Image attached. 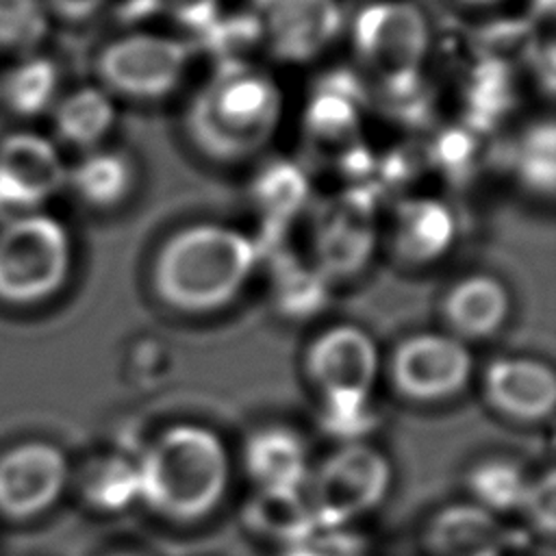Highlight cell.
<instances>
[{
  "mask_svg": "<svg viewBox=\"0 0 556 556\" xmlns=\"http://www.w3.org/2000/svg\"><path fill=\"white\" fill-rule=\"evenodd\" d=\"M280 115L282 96L274 78L248 63L228 61L191 98L185 130L204 156L235 163L267 146Z\"/></svg>",
  "mask_w": 556,
  "mask_h": 556,
  "instance_id": "cell-1",
  "label": "cell"
},
{
  "mask_svg": "<svg viewBox=\"0 0 556 556\" xmlns=\"http://www.w3.org/2000/svg\"><path fill=\"white\" fill-rule=\"evenodd\" d=\"M256 265V245L219 224H193L169 235L152 265L159 298L182 313H211L230 304Z\"/></svg>",
  "mask_w": 556,
  "mask_h": 556,
  "instance_id": "cell-2",
  "label": "cell"
},
{
  "mask_svg": "<svg viewBox=\"0 0 556 556\" xmlns=\"http://www.w3.org/2000/svg\"><path fill=\"white\" fill-rule=\"evenodd\" d=\"M139 497L161 517L198 521L222 502L230 480L224 441L200 424L163 430L137 463Z\"/></svg>",
  "mask_w": 556,
  "mask_h": 556,
  "instance_id": "cell-3",
  "label": "cell"
},
{
  "mask_svg": "<svg viewBox=\"0 0 556 556\" xmlns=\"http://www.w3.org/2000/svg\"><path fill=\"white\" fill-rule=\"evenodd\" d=\"M70 269V235L54 217L22 213L0 228V302L41 304L65 287Z\"/></svg>",
  "mask_w": 556,
  "mask_h": 556,
  "instance_id": "cell-4",
  "label": "cell"
},
{
  "mask_svg": "<svg viewBox=\"0 0 556 556\" xmlns=\"http://www.w3.org/2000/svg\"><path fill=\"white\" fill-rule=\"evenodd\" d=\"M389 458L365 443H343L306 478V500L317 526H350L374 510L391 486Z\"/></svg>",
  "mask_w": 556,
  "mask_h": 556,
  "instance_id": "cell-5",
  "label": "cell"
},
{
  "mask_svg": "<svg viewBox=\"0 0 556 556\" xmlns=\"http://www.w3.org/2000/svg\"><path fill=\"white\" fill-rule=\"evenodd\" d=\"M356 54L389 89H410L424 65L430 30L408 0H380L358 11L352 24Z\"/></svg>",
  "mask_w": 556,
  "mask_h": 556,
  "instance_id": "cell-6",
  "label": "cell"
},
{
  "mask_svg": "<svg viewBox=\"0 0 556 556\" xmlns=\"http://www.w3.org/2000/svg\"><path fill=\"white\" fill-rule=\"evenodd\" d=\"M189 48L163 35L135 33L106 43L96 72L100 83L132 100H159L172 93L185 76Z\"/></svg>",
  "mask_w": 556,
  "mask_h": 556,
  "instance_id": "cell-7",
  "label": "cell"
},
{
  "mask_svg": "<svg viewBox=\"0 0 556 556\" xmlns=\"http://www.w3.org/2000/svg\"><path fill=\"white\" fill-rule=\"evenodd\" d=\"M70 463L65 452L43 439H28L0 454V517L30 521L48 513L65 493Z\"/></svg>",
  "mask_w": 556,
  "mask_h": 556,
  "instance_id": "cell-8",
  "label": "cell"
},
{
  "mask_svg": "<svg viewBox=\"0 0 556 556\" xmlns=\"http://www.w3.org/2000/svg\"><path fill=\"white\" fill-rule=\"evenodd\" d=\"M473 358L463 339L443 332H419L404 339L391 356L395 389L415 402L454 397L471 378Z\"/></svg>",
  "mask_w": 556,
  "mask_h": 556,
  "instance_id": "cell-9",
  "label": "cell"
},
{
  "mask_svg": "<svg viewBox=\"0 0 556 556\" xmlns=\"http://www.w3.org/2000/svg\"><path fill=\"white\" fill-rule=\"evenodd\" d=\"M250 15L261 41L287 63L313 61L343 28L337 0H252Z\"/></svg>",
  "mask_w": 556,
  "mask_h": 556,
  "instance_id": "cell-10",
  "label": "cell"
},
{
  "mask_svg": "<svg viewBox=\"0 0 556 556\" xmlns=\"http://www.w3.org/2000/svg\"><path fill=\"white\" fill-rule=\"evenodd\" d=\"M304 367L324 400L369 397L380 369V352L367 330L339 324L311 341Z\"/></svg>",
  "mask_w": 556,
  "mask_h": 556,
  "instance_id": "cell-11",
  "label": "cell"
},
{
  "mask_svg": "<svg viewBox=\"0 0 556 556\" xmlns=\"http://www.w3.org/2000/svg\"><path fill=\"white\" fill-rule=\"evenodd\" d=\"M67 169L50 141L15 132L0 141V213H24L54 195Z\"/></svg>",
  "mask_w": 556,
  "mask_h": 556,
  "instance_id": "cell-12",
  "label": "cell"
},
{
  "mask_svg": "<svg viewBox=\"0 0 556 556\" xmlns=\"http://www.w3.org/2000/svg\"><path fill=\"white\" fill-rule=\"evenodd\" d=\"M376 243L374 213L365 198L348 195L328 208L315 230V269L324 278H345L361 271Z\"/></svg>",
  "mask_w": 556,
  "mask_h": 556,
  "instance_id": "cell-13",
  "label": "cell"
},
{
  "mask_svg": "<svg viewBox=\"0 0 556 556\" xmlns=\"http://www.w3.org/2000/svg\"><path fill=\"white\" fill-rule=\"evenodd\" d=\"M489 404L517 421H541L556 404V378L547 363L526 356L495 358L484 371Z\"/></svg>",
  "mask_w": 556,
  "mask_h": 556,
  "instance_id": "cell-14",
  "label": "cell"
},
{
  "mask_svg": "<svg viewBox=\"0 0 556 556\" xmlns=\"http://www.w3.org/2000/svg\"><path fill=\"white\" fill-rule=\"evenodd\" d=\"M428 547L434 556H504L506 532L486 508L454 504L432 517Z\"/></svg>",
  "mask_w": 556,
  "mask_h": 556,
  "instance_id": "cell-15",
  "label": "cell"
},
{
  "mask_svg": "<svg viewBox=\"0 0 556 556\" xmlns=\"http://www.w3.org/2000/svg\"><path fill=\"white\" fill-rule=\"evenodd\" d=\"M508 313V289L486 274L460 278L443 300L445 321L458 339H484L495 334L506 324Z\"/></svg>",
  "mask_w": 556,
  "mask_h": 556,
  "instance_id": "cell-16",
  "label": "cell"
},
{
  "mask_svg": "<svg viewBox=\"0 0 556 556\" xmlns=\"http://www.w3.org/2000/svg\"><path fill=\"white\" fill-rule=\"evenodd\" d=\"M454 232V215L443 202L413 198L397 206L391 241L400 258L424 265L441 258L450 250Z\"/></svg>",
  "mask_w": 556,
  "mask_h": 556,
  "instance_id": "cell-17",
  "label": "cell"
},
{
  "mask_svg": "<svg viewBox=\"0 0 556 556\" xmlns=\"http://www.w3.org/2000/svg\"><path fill=\"white\" fill-rule=\"evenodd\" d=\"M243 460L250 478L263 489H298L308 478L306 445L289 428L269 426L254 432L245 443Z\"/></svg>",
  "mask_w": 556,
  "mask_h": 556,
  "instance_id": "cell-18",
  "label": "cell"
},
{
  "mask_svg": "<svg viewBox=\"0 0 556 556\" xmlns=\"http://www.w3.org/2000/svg\"><path fill=\"white\" fill-rule=\"evenodd\" d=\"M243 519L250 530L280 543L282 547L302 539L313 528H317L304 486H298V489L256 486V493L245 504Z\"/></svg>",
  "mask_w": 556,
  "mask_h": 556,
  "instance_id": "cell-19",
  "label": "cell"
},
{
  "mask_svg": "<svg viewBox=\"0 0 556 556\" xmlns=\"http://www.w3.org/2000/svg\"><path fill=\"white\" fill-rule=\"evenodd\" d=\"M115 106L104 89L80 87L65 96L54 111L56 135L76 148H91L113 126Z\"/></svg>",
  "mask_w": 556,
  "mask_h": 556,
  "instance_id": "cell-20",
  "label": "cell"
},
{
  "mask_svg": "<svg viewBox=\"0 0 556 556\" xmlns=\"http://www.w3.org/2000/svg\"><path fill=\"white\" fill-rule=\"evenodd\" d=\"M76 193L91 206L119 204L135 180L130 161L119 152H91L67 174Z\"/></svg>",
  "mask_w": 556,
  "mask_h": 556,
  "instance_id": "cell-21",
  "label": "cell"
},
{
  "mask_svg": "<svg viewBox=\"0 0 556 556\" xmlns=\"http://www.w3.org/2000/svg\"><path fill=\"white\" fill-rule=\"evenodd\" d=\"M56 67L43 56L28 59L11 70L2 83V96L11 111L24 117L46 111L56 91Z\"/></svg>",
  "mask_w": 556,
  "mask_h": 556,
  "instance_id": "cell-22",
  "label": "cell"
},
{
  "mask_svg": "<svg viewBox=\"0 0 556 556\" xmlns=\"http://www.w3.org/2000/svg\"><path fill=\"white\" fill-rule=\"evenodd\" d=\"M528 484L530 480L523 476V469L502 458L484 460L469 473V489L476 497L473 504L493 515L521 508Z\"/></svg>",
  "mask_w": 556,
  "mask_h": 556,
  "instance_id": "cell-23",
  "label": "cell"
},
{
  "mask_svg": "<svg viewBox=\"0 0 556 556\" xmlns=\"http://www.w3.org/2000/svg\"><path fill=\"white\" fill-rule=\"evenodd\" d=\"M513 165L521 182L541 193L552 195L556 182V135L552 122H539L528 128L513 152Z\"/></svg>",
  "mask_w": 556,
  "mask_h": 556,
  "instance_id": "cell-24",
  "label": "cell"
},
{
  "mask_svg": "<svg viewBox=\"0 0 556 556\" xmlns=\"http://www.w3.org/2000/svg\"><path fill=\"white\" fill-rule=\"evenodd\" d=\"M80 484L85 500L100 510H119L132 497H139L137 465L115 456L89 465Z\"/></svg>",
  "mask_w": 556,
  "mask_h": 556,
  "instance_id": "cell-25",
  "label": "cell"
},
{
  "mask_svg": "<svg viewBox=\"0 0 556 556\" xmlns=\"http://www.w3.org/2000/svg\"><path fill=\"white\" fill-rule=\"evenodd\" d=\"M306 191L308 187L304 174L285 161L267 165L252 187L256 206L276 222L298 213L306 200Z\"/></svg>",
  "mask_w": 556,
  "mask_h": 556,
  "instance_id": "cell-26",
  "label": "cell"
},
{
  "mask_svg": "<svg viewBox=\"0 0 556 556\" xmlns=\"http://www.w3.org/2000/svg\"><path fill=\"white\" fill-rule=\"evenodd\" d=\"M324 276L311 267L287 265L274 280V300L285 315L304 319L324 304Z\"/></svg>",
  "mask_w": 556,
  "mask_h": 556,
  "instance_id": "cell-27",
  "label": "cell"
},
{
  "mask_svg": "<svg viewBox=\"0 0 556 556\" xmlns=\"http://www.w3.org/2000/svg\"><path fill=\"white\" fill-rule=\"evenodd\" d=\"M48 28L41 0H0V50L35 48Z\"/></svg>",
  "mask_w": 556,
  "mask_h": 556,
  "instance_id": "cell-28",
  "label": "cell"
},
{
  "mask_svg": "<svg viewBox=\"0 0 556 556\" xmlns=\"http://www.w3.org/2000/svg\"><path fill=\"white\" fill-rule=\"evenodd\" d=\"M467 100L471 115L478 122H493L497 115L510 109L513 83L506 65L500 61H484L473 70L467 85Z\"/></svg>",
  "mask_w": 556,
  "mask_h": 556,
  "instance_id": "cell-29",
  "label": "cell"
},
{
  "mask_svg": "<svg viewBox=\"0 0 556 556\" xmlns=\"http://www.w3.org/2000/svg\"><path fill=\"white\" fill-rule=\"evenodd\" d=\"M308 130L315 139L337 141L350 137L356 128V106L350 91L343 87H326L308 104L306 113Z\"/></svg>",
  "mask_w": 556,
  "mask_h": 556,
  "instance_id": "cell-30",
  "label": "cell"
},
{
  "mask_svg": "<svg viewBox=\"0 0 556 556\" xmlns=\"http://www.w3.org/2000/svg\"><path fill=\"white\" fill-rule=\"evenodd\" d=\"M132 15H163L189 30L204 33L219 17V0H130Z\"/></svg>",
  "mask_w": 556,
  "mask_h": 556,
  "instance_id": "cell-31",
  "label": "cell"
},
{
  "mask_svg": "<svg viewBox=\"0 0 556 556\" xmlns=\"http://www.w3.org/2000/svg\"><path fill=\"white\" fill-rule=\"evenodd\" d=\"M280 556H365V541L348 526H317L302 539L285 545Z\"/></svg>",
  "mask_w": 556,
  "mask_h": 556,
  "instance_id": "cell-32",
  "label": "cell"
},
{
  "mask_svg": "<svg viewBox=\"0 0 556 556\" xmlns=\"http://www.w3.org/2000/svg\"><path fill=\"white\" fill-rule=\"evenodd\" d=\"M321 421L328 432L345 439V443H356L358 437H363L374 424L369 397L324 400Z\"/></svg>",
  "mask_w": 556,
  "mask_h": 556,
  "instance_id": "cell-33",
  "label": "cell"
},
{
  "mask_svg": "<svg viewBox=\"0 0 556 556\" xmlns=\"http://www.w3.org/2000/svg\"><path fill=\"white\" fill-rule=\"evenodd\" d=\"M532 519L534 526L552 530L554 526V478L547 473L541 482H530L523 495L521 508Z\"/></svg>",
  "mask_w": 556,
  "mask_h": 556,
  "instance_id": "cell-34",
  "label": "cell"
},
{
  "mask_svg": "<svg viewBox=\"0 0 556 556\" xmlns=\"http://www.w3.org/2000/svg\"><path fill=\"white\" fill-rule=\"evenodd\" d=\"M437 159L452 172L463 167L471 159V139L460 130L445 132L437 143Z\"/></svg>",
  "mask_w": 556,
  "mask_h": 556,
  "instance_id": "cell-35",
  "label": "cell"
},
{
  "mask_svg": "<svg viewBox=\"0 0 556 556\" xmlns=\"http://www.w3.org/2000/svg\"><path fill=\"white\" fill-rule=\"evenodd\" d=\"M106 0H48V7L67 22H83L96 15Z\"/></svg>",
  "mask_w": 556,
  "mask_h": 556,
  "instance_id": "cell-36",
  "label": "cell"
},
{
  "mask_svg": "<svg viewBox=\"0 0 556 556\" xmlns=\"http://www.w3.org/2000/svg\"><path fill=\"white\" fill-rule=\"evenodd\" d=\"M467 4H493V2H500V0H463Z\"/></svg>",
  "mask_w": 556,
  "mask_h": 556,
  "instance_id": "cell-37",
  "label": "cell"
},
{
  "mask_svg": "<svg viewBox=\"0 0 556 556\" xmlns=\"http://www.w3.org/2000/svg\"><path fill=\"white\" fill-rule=\"evenodd\" d=\"M113 556H135V554H113Z\"/></svg>",
  "mask_w": 556,
  "mask_h": 556,
  "instance_id": "cell-38",
  "label": "cell"
}]
</instances>
